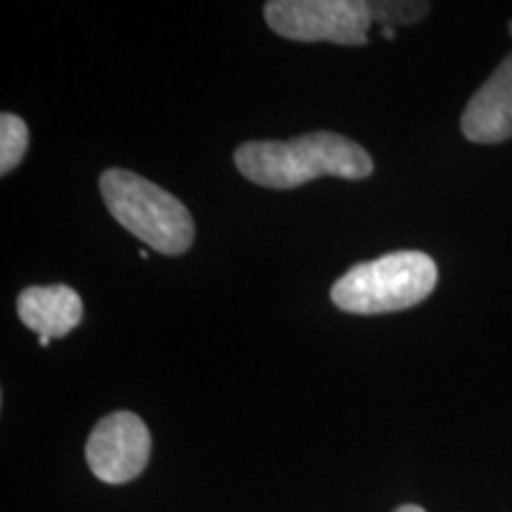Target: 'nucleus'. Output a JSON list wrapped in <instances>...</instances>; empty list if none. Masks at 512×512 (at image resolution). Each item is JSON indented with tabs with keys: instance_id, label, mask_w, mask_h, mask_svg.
Wrapping results in <instances>:
<instances>
[{
	"instance_id": "nucleus-7",
	"label": "nucleus",
	"mask_w": 512,
	"mask_h": 512,
	"mask_svg": "<svg viewBox=\"0 0 512 512\" xmlns=\"http://www.w3.org/2000/svg\"><path fill=\"white\" fill-rule=\"evenodd\" d=\"M17 316L38 337H67L83 318V302L79 292L67 285L27 287L17 297Z\"/></svg>"
},
{
	"instance_id": "nucleus-9",
	"label": "nucleus",
	"mask_w": 512,
	"mask_h": 512,
	"mask_svg": "<svg viewBox=\"0 0 512 512\" xmlns=\"http://www.w3.org/2000/svg\"><path fill=\"white\" fill-rule=\"evenodd\" d=\"M430 3H406V0H373L370 12H373V22L380 24V29L403 27V24H415L422 17L430 15Z\"/></svg>"
},
{
	"instance_id": "nucleus-8",
	"label": "nucleus",
	"mask_w": 512,
	"mask_h": 512,
	"mask_svg": "<svg viewBox=\"0 0 512 512\" xmlns=\"http://www.w3.org/2000/svg\"><path fill=\"white\" fill-rule=\"evenodd\" d=\"M29 150V128L17 114H0V174L8 176L17 169Z\"/></svg>"
},
{
	"instance_id": "nucleus-10",
	"label": "nucleus",
	"mask_w": 512,
	"mask_h": 512,
	"mask_svg": "<svg viewBox=\"0 0 512 512\" xmlns=\"http://www.w3.org/2000/svg\"><path fill=\"white\" fill-rule=\"evenodd\" d=\"M394 512H425V510H422L420 505H411V503H408V505H401V508L394 510Z\"/></svg>"
},
{
	"instance_id": "nucleus-11",
	"label": "nucleus",
	"mask_w": 512,
	"mask_h": 512,
	"mask_svg": "<svg viewBox=\"0 0 512 512\" xmlns=\"http://www.w3.org/2000/svg\"><path fill=\"white\" fill-rule=\"evenodd\" d=\"M380 36H382V38H396V29H389V27H384V29L380 31Z\"/></svg>"
},
{
	"instance_id": "nucleus-12",
	"label": "nucleus",
	"mask_w": 512,
	"mask_h": 512,
	"mask_svg": "<svg viewBox=\"0 0 512 512\" xmlns=\"http://www.w3.org/2000/svg\"><path fill=\"white\" fill-rule=\"evenodd\" d=\"M508 27H510V36H512V22H510V24H508Z\"/></svg>"
},
{
	"instance_id": "nucleus-4",
	"label": "nucleus",
	"mask_w": 512,
	"mask_h": 512,
	"mask_svg": "<svg viewBox=\"0 0 512 512\" xmlns=\"http://www.w3.org/2000/svg\"><path fill=\"white\" fill-rule=\"evenodd\" d=\"M264 17L275 34L290 41L337 46H366L373 24L368 0H271Z\"/></svg>"
},
{
	"instance_id": "nucleus-2",
	"label": "nucleus",
	"mask_w": 512,
	"mask_h": 512,
	"mask_svg": "<svg viewBox=\"0 0 512 512\" xmlns=\"http://www.w3.org/2000/svg\"><path fill=\"white\" fill-rule=\"evenodd\" d=\"M437 264L425 252H392L351 266L332 285L337 309L356 316H380L425 302L437 287Z\"/></svg>"
},
{
	"instance_id": "nucleus-6",
	"label": "nucleus",
	"mask_w": 512,
	"mask_h": 512,
	"mask_svg": "<svg viewBox=\"0 0 512 512\" xmlns=\"http://www.w3.org/2000/svg\"><path fill=\"white\" fill-rule=\"evenodd\" d=\"M460 131L470 143L496 145L512 138V53L467 102Z\"/></svg>"
},
{
	"instance_id": "nucleus-1",
	"label": "nucleus",
	"mask_w": 512,
	"mask_h": 512,
	"mask_svg": "<svg viewBox=\"0 0 512 512\" xmlns=\"http://www.w3.org/2000/svg\"><path fill=\"white\" fill-rule=\"evenodd\" d=\"M235 166L261 188L292 190L320 176L363 181L373 176V157L356 140L313 131L292 140H249L235 150Z\"/></svg>"
},
{
	"instance_id": "nucleus-3",
	"label": "nucleus",
	"mask_w": 512,
	"mask_h": 512,
	"mask_svg": "<svg viewBox=\"0 0 512 512\" xmlns=\"http://www.w3.org/2000/svg\"><path fill=\"white\" fill-rule=\"evenodd\" d=\"M105 207L145 245L166 256L188 252L195 240V223L188 207L157 183L126 169H110L100 176Z\"/></svg>"
},
{
	"instance_id": "nucleus-5",
	"label": "nucleus",
	"mask_w": 512,
	"mask_h": 512,
	"mask_svg": "<svg viewBox=\"0 0 512 512\" xmlns=\"http://www.w3.org/2000/svg\"><path fill=\"white\" fill-rule=\"evenodd\" d=\"M150 430L136 413L117 411L102 418L86 441L88 467L100 482H133L150 460Z\"/></svg>"
}]
</instances>
